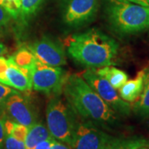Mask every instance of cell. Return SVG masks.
<instances>
[{"mask_svg":"<svg viewBox=\"0 0 149 149\" xmlns=\"http://www.w3.org/2000/svg\"><path fill=\"white\" fill-rule=\"evenodd\" d=\"M99 0H66L62 20L70 27H80L91 22L98 10Z\"/></svg>","mask_w":149,"mask_h":149,"instance_id":"8","label":"cell"},{"mask_svg":"<svg viewBox=\"0 0 149 149\" xmlns=\"http://www.w3.org/2000/svg\"><path fill=\"white\" fill-rule=\"evenodd\" d=\"M6 53H7V47L3 43L0 42V56H3Z\"/></svg>","mask_w":149,"mask_h":149,"instance_id":"28","label":"cell"},{"mask_svg":"<svg viewBox=\"0 0 149 149\" xmlns=\"http://www.w3.org/2000/svg\"><path fill=\"white\" fill-rule=\"evenodd\" d=\"M52 138L53 137L49 132L47 126L42 123H36L28 128L27 137L25 139L26 149H33L40 142Z\"/></svg>","mask_w":149,"mask_h":149,"instance_id":"13","label":"cell"},{"mask_svg":"<svg viewBox=\"0 0 149 149\" xmlns=\"http://www.w3.org/2000/svg\"><path fill=\"white\" fill-rule=\"evenodd\" d=\"M145 71L146 69L140 70L135 78L127 80L119 89V96L124 101L133 103L139 99L143 88Z\"/></svg>","mask_w":149,"mask_h":149,"instance_id":"12","label":"cell"},{"mask_svg":"<svg viewBox=\"0 0 149 149\" xmlns=\"http://www.w3.org/2000/svg\"><path fill=\"white\" fill-rule=\"evenodd\" d=\"M104 13L119 35H133L149 29V8L128 0H104Z\"/></svg>","mask_w":149,"mask_h":149,"instance_id":"3","label":"cell"},{"mask_svg":"<svg viewBox=\"0 0 149 149\" xmlns=\"http://www.w3.org/2000/svg\"><path fill=\"white\" fill-rule=\"evenodd\" d=\"M51 149H71V148L70 147L69 145L64 143H61V142L55 139L53 143H52Z\"/></svg>","mask_w":149,"mask_h":149,"instance_id":"26","label":"cell"},{"mask_svg":"<svg viewBox=\"0 0 149 149\" xmlns=\"http://www.w3.org/2000/svg\"><path fill=\"white\" fill-rule=\"evenodd\" d=\"M118 48L114 39L93 28L70 37L67 51L77 63L96 69L114 64Z\"/></svg>","mask_w":149,"mask_h":149,"instance_id":"1","label":"cell"},{"mask_svg":"<svg viewBox=\"0 0 149 149\" xmlns=\"http://www.w3.org/2000/svg\"><path fill=\"white\" fill-rule=\"evenodd\" d=\"M128 1L149 8V0H128Z\"/></svg>","mask_w":149,"mask_h":149,"instance_id":"27","label":"cell"},{"mask_svg":"<svg viewBox=\"0 0 149 149\" xmlns=\"http://www.w3.org/2000/svg\"><path fill=\"white\" fill-rule=\"evenodd\" d=\"M65 98L75 113L91 122L102 125L116 120V113L82 76H67L63 85Z\"/></svg>","mask_w":149,"mask_h":149,"instance_id":"2","label":"cell"},{"mask_svg":"<svg viewBox=\"0 0 149 149\" xmlns=\"http://www.w3.org/2000/svg\"><path fill=\"white\" fill-rule=\"evenodd\" d=\"M17 92V91L15 90V89H13L9 86H8V85L0 83V109H3L6 100L12 95L15 94Z\"/></svg>","mask_w":149,"mask_h":149,"instance_id":"21","label":"cell"},{"mask_svg":"<svg viewBox=\"0 0 149 149\" xmlns=\"http://www.w3.org/2000/svg\"><path fill=\"white\" fill-rule=\"evenodd\" d=\"M32 88L47 95H57L63 91L67 76L60 66H51L36 60L29 72Z\"/></svg>","mask_w":149,"mask_h":149,"instance_id":"5","label":"cell"},{"mask_svg":"<svg viewBox=\"0 0 149 149\" xmlns=\"http://www.w3.org/2000/svg\"><path fill=\"white\" fill-rule=\"evenodd\" d=\"M116 140L91 123H79L71 149H110Z\"/></svg>","mask_w":149,"mask_h":149,"instance_id":"7","label":"cell"},{"mask_svg":"<svg viewBox=\"0 0 149 149\" xmlns=\"http://www.w3.org/2000/svg\"><path fill=\"white\" fill-rule=\"evenodd\" d=\"M13 57L17 65L28 74L37 60L28 47L19 48L16 53L13 56Z\"/></svg>","mask_w":149,"mask_h":149,"instance_id":"16","label":"cell"},{"mask_svg":"<svg viewBox=\"0 0 149 149\" xmlns=\"http://www.w3.org/2000/svg\"><path fill=\"white\" fill-rule=\"evenodd\" d=\"M44 0H21V18L27 22L40 9Z\"/></svg>","mask_w":149,"mask_h":149,"instance_id":"17","label":"cell"},{"mask_svg":"<svg viewBox=\"0 0 149 149\" xmlns=\"http://www.w3.org/2000/svg\"><path fill=\"white\" fill-rule=\"evenodd\" d=\"M0 5L13 18L17 19L21 16V0H0Z\"/></svg>","mask_w":149,"mask_h":149,"instance_id":"18","label":"cell"},{"mask_svg":"<svg viewBox=\"0 0 149 149\" xmlns=\"http://www.w3.org/2000/svg\"><path fill=\"white\" fill-rule=\"evenodd\" d=\"M11 18L10 14L0 5V27L6 26L10 22Z\"/></svg>","mask_w":149,"mask_h":149,"instance_id":"23","label":"cell"},{"mask_svg":"<svg viewBox=\"0 0 149 149\" xmlns=\"http://www.w3.org/2000/svg\"><path fill=\"white\" fill-rule=\"evenodd\" d=\"M3 111L8 118L27 128L37 123L36 108L27 97L22 95L18 91L6 100Z\"/></svg>","mask_w":149,"mask_h":149,"instance_id":"9","label":"cell"},{"mask_svg":"<svg viewBox=\"0 0 149 149\" xmlns=\"http://www.w3.org/2000/svg\"><path fill=\"white\" fill-rule=\"evenodd\" d=\"M54 140H55V139L52 138V139H49L42 141L39 143H37L33 149H51Z\"/></svg>","mask_w":149,"mask_h":149,"instance_id":"25","label":"cell"},{"mask_svg":"<svg viewBox=\"0 0 149 149\" xmlns=\"http://www.w3.org/2000/svg\"><path fill=\"white\" fill-rule=\"evenodd\" d=\"M96 71L102 77H104L115 90H119L128 80V75L124 71L112 65L98 68L96 69Z\"/></svg>","mask_w":149,"mask_h":149,"instance_id":"14","label":"cell"},{"mask_svg":"<svg viewBox=\"0 0 149 149\" xmlns=\"http://www.w3.org/2000/svg\"><path fill=\"white\" fill-rule=\"evenodd\" d=\"M138 149H149V147L148 148H147V147H144V146H143V147H141V148H139Z\"/></svg>","mask_w":149,"mask_h":149,"instance_id":"29","label":"cell"},{"mask_svg":"<svg viewBox=\"0 0 149 149\" xmlns=\"http://www.w3.org/2000/svg\"><path fill=\"white\" fill-rule=\"evenodd\" d=\"M5 119L6 116L2 109H0V149L3 148V143L6 136Z\"/></svg>","mask_w":149,"mask_h":149,"instance_id":"22","label":"cell"},{"mask_svg":"<svg viewBox=\"0 0 149 149\" xmlns=\"http://www.w3.org/2000/svg\"><path fill=\"white\" fill-rule=\"evenodd\" d=\"M147 144L146 141L142 139H134L129 140H118L113 144L114 149H138Z\"/></svg>","mask_w":149,"mask_h":149,"instance_id":"19","label":"cell"},{"mask_svg":"<svg viewBox=\"0 0 149 149\" xmlns=\"http://www.w3.org/2000/svg\"><path fill=\"white\" fill-rule=\"evenodd\" d=\"M148 147H149V143H148Z\"/></svg>","mask_w":149,"mask_h":149,"instance_id":"31","label":"cell"},{"mask_svg":"<svg viewBox=\"0 0 149 149\" xmlns=\"http://www.w3.org/2000/svg\"><path fill=\"white\" fill-rule=\"evenodd\" d=\"M35 57L44 64L51 66H61L66 64L64 49L57 42L47 36H42L28 46Z\"/></svg>","mask_w":149,"mask_h":149,"instance_id":"10","label":"cell"},{"mask_svg":"<svg viewBox=\"0 0 149 149\" xmlns=\"http://www.w3.org/2000/svg\"><path fill=\"white\" fill-rule=\"evenodd\" d=\"M134 110L141 116L149 115V69H146L143 91L134 104Z\"/></svg>","mask_w":149,"mask_h":149,"instance_id":"15","label":"cell"},{"mask_svg":"<svg viewBox=\"0 0 149 149\" xmlns=\"http://www.w3.org/2000/svg\"><path fill=\"white\" fill-rule=\"evenodd\" d=\"M3 149H26L25 142L17 139L9 133H6Z\"/></svg>","mask_w":149,"mask_h":149,"instance_id":"20","label":"cell"},{"mask_svg":"<svg viewBox=\"0 0 149 149\" xmlns=\"http://www.w3.org/2000/svg\"><path fill=\"white\" fill-rule=\"evenodd\" d=\"M75 114L72 107L61 95L52 96L46 109L47 126L51 135L70 148L79 124Z\"/></svg>","mask_w":149,"mask_h":149,"instance_id":"4","label":"cell"},{"mask_svg":"<svg viewBox=\"0 0 149 149\" xmlns=\"http://www.w3.org/2000/svg\"><path fill=\"white\" fill-rule=\"evenodd\" d=\"M8 59L3 57V56H0V83L2 84H3L4 81V73L8 67Z\"/></svg>","mask_w":149,"mask_h":149,"instance_id":"24","label":"cell"},{"mask_svg":"<svg viewBox=\"0 0 149 149\" xmlns=\"http://www.w3.org/2000/svg\"><path fill=\"white\" fill-rule=\"evenodd\" d=\"M8 64L4 73L3 85L22 92L31 91L32 84L30 75L17 65L13 56L8 58Z\"/></svg>","mask_w":149,"mask_h":149,"instance_id":"11","label":"cell"},{"mask_svg":"<svg viewBox=\"0 0 149 149\" xmlns=\"http://www.w3.org/2000/svg\"><path fill=\"white\" fill-rule=\"evenodd\" d=\"M116 141H117V140H116ZM113 143V144H114ZM110 149H114V148H113V146H112V148Z\"/></svg>","mask_w":149,"mask_h":149,"instance_id":"30","label":"cell"},{"mask_svg":"<svg viewBox=\"0 0 149 149\" xmlns=\"http://www.w3.org/2000/svg\"><path fill=\"white\" fill-rule=\"evenodd\" d=\"M82 77L112 109L122 114L127 115L130 113V104L124 101L118 95L116 90L104 77L97 73L96 69L89 68L86 70L82 74Z\"/></svg>","mask_w":149,"mask_h":149,"instance_id":"6","label":"cell"}]
</instances>
